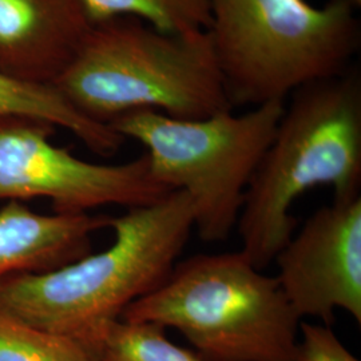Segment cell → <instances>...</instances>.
Returning <instances> with one entry per match:
<instances>
[{
	"instance_id": "52a82bcc",
	"label": "cell",
	"mask_w": 361,
	"mask_h": 361,
	"mask_svg": "<svg viewBox=\"0 0 361 361\" xmlns=\"http://www.w3.org/2000/svg\"><path fill=\"white\" fill-rule=\"evenodd\" d=\"M55 129L0 116V202L46 198L54 213L83 214L109 205L146 207L171 192L153 178L147 155L116 165L89 162L54 145Z\"/></svg>"
},
{
	"instance_id": "8992f818",
	"label": "cell",
	"mask_w": 361,
	"mask_h": 361,
	"mask_svg": "<svg viewBox=\"0 0 361 361\" xmlns=\"http://www.w3.org/2000/svg\"><path fill=\"white\" fill-rule=\"evenodd\" d=\"M284 109L285 102L273 101L241 116L231 110L202 119L140 110L116 118L109 126L125 140L145 146L158 183L188 193L200 238L222 243L237 228L247 186Z\"/></svg>"
},
{
	"instance_id": "2e32d148",
	"label": "cell",
	"mask_w": 361,
	"mask_h": 361,
	"mask_svg": "<svg viewBox=\"0 0 361 361\" xmlns=\"http://www.w3.org/2000/svg\"><path fill=\"white\" fill-rule=\"evenodd\" d=\"M353 1H355V3H356V4H357V6H359V7H360L361 0H353Z\"/></svg>"
},
{
	"instance_id": "9a60e30c",
	"label": "cell",
	"mask_w": 361,
	"mask_h": 361,
	"mask_svg": "<svg viewBox=\"0 0 361 361\" xmlns=\"http://www.w3.org/2000/svg\"><path fill=\"white\" fill-rule=\"evenodd\" d=\"M296 361H360L324 324H300Z\"/></svg>"
},
{
	"instance_id": "6da1fadb",
	"label": "cell",
	"mask_w": 361,
	"mask_h": 361,
	"mask_svg": "<svg viewBox=\"0 0 361 361\" xmlns=\"http://www.w3.org/2000/svg\"><path fill=\"white\" fill-rule=\"evenodd\" d=\"M113 244L55 271L19 274L0 285V307L92 350L104 328L162 284L194 229L193 202L173 190L110 217ZM95 352V350H94Z\"/></svg>"
},
{
	"instance_id": "7c38bea8",
	"label": "cell",
	"mask_w": 361,
	"mask_h": 361,
	"mask_svg": "<svg viewBox=\"0 0 361 361\" xmlns=\"http://www.w3.org/2000/svg\"><path fill=\"white\" fill-rule=\"evenodd\" d=\"M91 26L134 18L168 34L207 31L209 0H78Z\"/></svg>"
},
{
	"instance_id": "5bb4252c",
	"label": "cell",
	"mask_w": 361,
	"mask_h": 361,
	"mask_svg": "<svg viewBox=\"0 0 361 361\" xmlns=\"http://www.w3.org/2000/svg\"><path fill=\"white\" fill-rule=\"evenodd\" d=\"M94 350L99 361H205L173 343L164 326L121 319L104 328Z\"/></svg>"
},
{
	"instance_id": "9c48e42d",
	"label": "cell",
	"mask_w": 361,
	"mask_h": 361,
	"mask_svg": "<svg viewBox=\"0 0 361 361\" xmlns=\"http://www.w3.org/2000/svg\"><path fill=\"white\" fill-rule=\"evenodd\" d=\"M90 28L78 0H0V71L54 85Z\"/></svg>"
},
{
	"instance_id": "277c9868",
	"label": "cell",
	"mask_w": 361,
	"mask_h": 361,
	"mask_svg": "<svg viewBox=\"0 0 361 361\" xmlns=\"http://www.w3.org/2000/svg\"><path fill=\"white\" fill-rule=\"evenodd\" d=\"M212 40L229 101L259 106L353 65L361 27L353 0H209Z\"/></svg>"
},
{
	"instance_id": "4fadbf2b",
	"label": "cell",
	"mask_w": 361,
	"mask_h": 361,
	"mask_svg": "<svg viewBox=\"0 0 361 361\" xmlns=\"http://www.w3.org/2000/svg\"><path fill=\"white\" fill-rule=\"evenodd\" d=\"M0 361H99L92 349L68 336L27 323L0 307Z\"/></svg>"
},
{
	"instance_id": "5b68a950",
	"label": "cell",
	"mask_w": 361,
	"mask_h": 361,
	"mask_svg": "<svg viewBox=\"0 0 361 361\" xmlns=\"http://www.w3.org/2000/svg\"><path fill=\"white\" fill-rule=\"evenodd\" d=\"M121 320L177 329L205 361L297 360L301 319L241 250L177 261Z\"/></svg>"
},
{
	"instance_id": "7a4b0ae2",
	"label": "cell",
	"mask_w": 361,
	"mask_h": 361,
	"mask_svg": "<svg viewBox=\"0 0 361 361\" xmlns=\"http://www.w3.org/2000/svg\"><path fill=\"white\" fill-rule=\"evenodd\" d=\"M289 97L237 222L241 252L259 271L295 234L292 207L298 197L316 186H331L334 200L360 195L359 67L307 83Z\"/></svg>"
},
{
	"instance_id": "ba28073f",
	"label": "cell",
	"mask_w": 361,
	"mask_h": 361,
	"mask_svg": "<svg viewBox=\"0 0 361 361\" xmlns=\"http://www.w3.org/2000/svg\"><path fill=\"white\" fill-rule=\"evenodd\" d=\"M297 316L331 326L336 310L361 323V195L316 210L274 258Z\"/></svg>"
},
{
	"instance_id": "30bf717a",
	"label": "cell",
	"mask_w": 361,
	"mask_h": 361,
	"mask_svg": "<svg viewBox=\"0 0 361 361\" xmlns=\"http://www.w3.org/2000/svg\"><path fill=\"white\" fill-rule=\"evenodd\" d=\"M110 217L43 214L19 201L0 207V285L19 274L55 271L91 253L92 235Z\"/></svg>"
},
{
	"instance_id": "8fae6325",
	"label": "cell",
	"mask_w": 361,
	"mask_h": 361,
	"mask_svg": "<svg viewBox=\"0 0 361 361\" xmlns=\"http://www.w3.org/2000/svg\"><path fill=\"white\" fill-rule=\"evenodd\" d=\"M0 116L30 118L68 130L94 154L113 157L125 138L109 125L79 113L54 85L28 82L0 71Z\"/></svg>"
},
{
	"instance_id": "3957f363",
	"label": "cell",
	"mask_w": 361,
	"mask_h": 361,
	"mask_svg": "<svg viewBox=\"0 0 361 361\" xmlns=\"http://www.w3.org/2000/svg\"><path fill=\"white\" fill-rule=\"evenodd\" d=\"M54 86L104 125L140 110L178 119L233 110L207 31L168 34L134 18L91 26Z\"/></svg>"
}]
</instances>
